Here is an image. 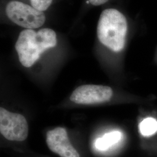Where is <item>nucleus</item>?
<instances>
[{"mask_svg":"<svg viewBox=\"0 0 157 157\" xmlns=\"http://www.w3.org/2000/svg\"><path fill=\"white\" fill-rule=\"evenodd\" d=\"M56 32L48 28L22 31L15 44L19 61L25 67H31L39 59L40 55L47 49L56 45Z\"/></svg>","mask_w":157,"mask_h":157,"instance_id":"nucleus-1","label":"nucleus"},{"mask_svg":"<svg viewBox=\"0 0 157 157\" xmlns=\"http://www.w3.org/2000/svg\"><path fill=\"white\" fill-rule=\"evenodd\" d=\"M6 11L11 21L26 29L38 28L45 23V16L43 12L20 1H12L8 2Z\"/></svg>","mask_w":157,"mask_h":157,"instance_id":"nucleus-3","label":"nucleus"},{"mask_svg":"<svg viewBox=\"0 0 157 157\" xmlns=\"http://www.w3.org/2000/svg\"><path fill=\"white\" fill-rule=\"evenodd\" d=\"M31 6L39 11L47 10L51 6L52 0H30Z\"/></svg>","mask_w":157,"mask_h":157,"instance_id":"nucleus-9","label":"nucleus"},{"mask_svg":"<svg viewBox=\"0 0 157 157\" xmlns=\"http://www.w3.org/2000/svg\"><path fill=\"white\" fill-rule=\"evenodd\" d=\"M112 95V89L108 86L86 84L74 90L70 100L78 104L91 105L109 101Z\"/></svg>","mask_w":157,"mask_h":157,"instance_id":"nucleus-5","label":"nucleus"},{"mask_svg":"<svg viewBox=\"0 0 157 157\" xmlns=\"http://www.w3.org/2000/svg\"><path fill=\"white\" fill-rule=\"evenodd\" d=\"M121 136V133L118 131H113L108 133L95 140V148L100 151L107 150L120 140Z\"/></svg>","mask_w":157,"mask_h":157,"instance_id":"nucleus-7","label":"nucleus"},{"mask_svg":"<svg viewBox=\"0 0 157 157\" xmlns=\"http://www.w3.org/2000/svg\"><path fill=\"white\" fill-rule=\"evenodd\" d=\"M128 30L125 17L115 9H107L101 13L97 26L99 41L114 52L124 49Z\"/></svg>","mask_w":157,"mask_h":157,"instance_id":"nucleus-2","label":"nucleus"},{"mask_svg":"<svg viewBox=\"0 0 157 157\" xmlns=\"http://www.w3.org/2000/svg\"><path fill=\"white\" fill-rule=\"evenodd\" d=\"M0 132L8 140L22 141L28 136V124L22 115L1 108Z\"/></svg>","mask_w":157,"mask_h":157,"instance_id":"nucleus-4","label":"nucleus"},{"mask_svg":"<svg viewBox=\"0 0 157 157\" xmlns=\"http://www.w3.org/2000/svg\"><path fill=\"white\" fill-rule=\"evenodd\" d=\"M90 2V4L94 6H101L106 3L108 0H88Z\"/></svg>","mask_w":157,"mask_h":157,"instance_id":"nucleus-10","label":"nucleus"},{"mask_svg":"<svg viewBox=\"0 0 157 157\" xmlns=\"http://www.w3.org/2000/svg\"><path fill=\"white\" fill-rule=\"evenodd\" d=\"M46 142L51 151L61 157H80L77 150L69 140L66 129L58 127L47 133Z\"/></svg>","mask_w":157,"mask_h":157,"instance_id":"nucleus-6","label":"nucleus"},{"mask_svg":"<svg viewBox=\"0 0 157 157\" xmlns=\"http://www.w3.org/2000/svg\"><path fill=\"white\" fill-rule=\"evenodd\" d=\"M141 133L144 136H150L157 132V121L152 118H146L140 124Z\"/></svg>","mask_w":157,"mask_h":157,"instance_id":"nucleus-8","label":"nucleus"}]
</instances>
